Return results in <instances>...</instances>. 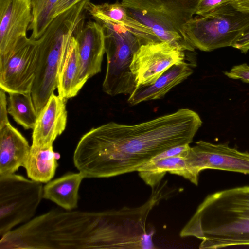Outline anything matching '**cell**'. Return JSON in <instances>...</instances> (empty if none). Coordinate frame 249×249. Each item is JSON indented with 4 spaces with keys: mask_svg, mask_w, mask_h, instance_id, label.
Returning <instances> with one entry per match:
<instances>
[{
    "mask_svg": "<svg viewBox=\"0 0 249 249\" xmlns=\"http://www.w3.org/2000/svg\"><path fill=\"white\" fill-rule=\"evenodd\" d=\"M202 124L199 115L188 108L136 124L109 122L81 137L74 152V164L86 178L138 171L160 153L190 144Z\"/></svg>",
    "mask_w": 249,
    "mask_h": 249,
    "instance_id": "cell-1",
    "label": "cell"
},
{
    "mask_svg": "<svg viewBox=\"0 0 249 249\" xmlns=\"http://www.w3.org/2000/svg\"><path fill=\"white\" fill-rule=\"evenodd\" d=\"M180 236L201 240V249L249 246V185L208 195Z\"/></svg>",
    "mask_w": 249,
    "mask_h": 249,
    "instance_id": "cell-2",
    "label": "cell"
},
{
    "mask_svg": "<svg viewBox=\"0 0 249 249\" xmlns=\"http://www.w3.org/2000/svg\"><path fill=\"white\" fill-rule=\"evenodd\" d=\"M90 0L54 17L38 39V57L31 95L37 115L57 88L59 69L78 28L84 24Z\"/></svg>",
    "mask_w": 249,
    "mask_h": 249,
    "instance_id": "cell-3",
    "label": "cell"
},
{
    "mask_svg": "<svg viewBox=\"0 0 249 249\" xmlns=\"http://www.w3.org/2000/svg\"><path fill=\"white\" fill-rule=\"evenodd\" d=\"M199 0H122L128 14L155 34L160 41H167L193 52L187 40L185 25L194 17Z\"/></svg>",
    "mask_w": 249,
    "mask_h": 249,
    "instance_id": "cell-4",
    "label": "cell"
},
{
    "mask_svg": "<svg viewBox=\"0 0 249 249\" xmlns=\"http://www.w3.org/2000/svg\"><path fill=\"white\" fill-rule=\"evenodd\" d=\"M97 22L104 29L107 58L103 90L110 96L130 95L136 87L130 65L142 44L136 36L119 23L107 20Z\"/></svg>",
    "mask_w": 249,
    "mask_h": 249,
    "instance_id": "cell-5",
    "label": "cell"
},
{
    "mask_svg": "<svg viewBox=\"0 0 249 249\" xmlns=\"http://www.w3.org/2000/svg\"><path fill=\"white\" fill-rule=\"evenodd\" d=\"M249 23V13L241 12L229 3L193 17L185 25L184 32L195 48L210 52L231 47Z\"/></svg>",
    "mask_w": 249,
    "mask_h": 249,
    "instance_id": "cell-6",
    "label": "cell"
},
{
    "mask_svg": "<svg viewBox=\"0 0 249 249\" xmlns=\"http://www.w3.org/2000/svg\"><path fill=\"white\" fill-rule=\"evenodd\" d=\"M42 183L14 174L0 176V236L31 220L43 198Z\"/></svg>",
    "mask_w": 249,
    "mask_h": 249,
    "instance_id": "cell-7",
    "label": "cell"
},
{
    "mask_svg": "<svg viewBox=\"0 0 249 249\" xmlns=\"http://www.w3.org/2000/svg\"><path fill=\"white\" fill-rule=\"evenodd\" d=\"M184 52L181 47L167 41L141 45L130 65L136 87L152 85L172 66L184 61Z\"/></svg>",
    "mask_w": 249,
    "mask_h": 249,
    "instance_id": "cell-8",
    "label": "cell"
},
{
    "mask_svg": "<svg viewBox=\"0 0 249 249\" xmlns=\"http://www.w3.org/2000/svg\"><path fill=\"white\" fill-rule=\"evenodd\" d=\"M185 158L198 181L200 173L208 169L249 175V152L231 147L227 143L199 141L190 147Z\"/></svg>",
    "mask_w": 249,
    "mask_h": 249,
    "instance_id": "cell-9",
    "label": "cell"
},
{
    "mask_svg": "<svg viewBox=\"0 0 249 249\" xmlns=\"http://www.w3.org/2000/svg\"><path fill=\"white\" fill-rule=\"evenodd\" d=\"M38 40L29 38L0 65V88L8 93H31L38 57Z\"/></svg>",
    "mask_w": 249,
    "mask_h": 249,
    "instance_id": "cell-10",
    "label": "cell"
},
{
    "mask_svg": "<svg viewBox=\"0 0 249 249\" xmlns=\"http://www.w3.org/2000/svg\"><path fill=\"white\" fill-rule=\"evenodd\" d=\"M33 18L29 0H0V65L28 39Z\"/></svg>",
    "mask_w": 249,
    "mask_h": 249,
    "instance_id": "cell-11",
    "label": "cell"
},
{
    "mask_svg": "<svg viewBox=\"0 0 249 249\" xmlns=\"http://www.w3.org/2000/svg\"><path fill=\"white\" fill-rule=\"evenodd\" d=\"M74 36L80 58L79 80L85 84L101 71L105 53L104 29L97 21H90L80 26Z\"/></svg>",
    "mask_w": 249,
    "mask_h": 249,
    "instance_id": "cell-12",
    "label": "cell"
},
{
    "mask_svg": "<svg viewBox=\"0 0 249 249\" xmlns=\"http://www.w3.org/2000/svg\"><path fill=\"white\" fill-rule=\"evenodd\" d=\"M66 99L53 93L37 115L32 133L34 147L53 146L56 138L64 131L67 124Z\"/></svg>",
    "mask_w": 249,
    "mask_h": 249,
    "instance_id": "cell-13",
    "label": "cell"
},
{
    "mask_svg": "<svg viewBox=\"0 0 249 249\" xmlns=\"http://www.w3.org/2000/svg\"><path fill=\"white\" fill-rule=\"evenodd\" d=\"M31 146L10 123L0 129V176L14 174L24 167Z\"/></svg>",
    "mask_w": 249,
    "mask_h": 249,
    "instance_id": "cell-14",
    "label": "cell"
},
{
    "mask_svg": "<svg viewBox=\"0 0 249 249\" xmlns=\"http://www.w3.org/2000/svg\"><path fill=\"white\" fill-rule=\"evenodd\" d=\"M86 10L96 21L107 20L119 23L127 28L140 40L142 45L160 41L152 31L130 16L121 2L88 3Z\"/></svg>",
    "mask_w": 249,
    "mask_h": 249,
    "instance_id": "cell-15",
    "label": "cell"
},
{
    "mask_svg": "<svg viewBox=\"0 0 249 249\" xmlns=\"http://www.w3.org/2000/svg\"><path fill=\"white\" fill-rule=\"evenodd\" d=\"M192 68L193 65L185 61L174 65L152 85L136 87L129 95L128 102L135 105L144 101L163 98L172 88L193 73Z\"/></svg>",
    "mask_w": 249,
    "mask_h": 249,
    "instance_id": "cell-16",
    "label": "cell"
},
{
    "mask_svg": "<svg viewBox=\"0 0 249 249\" xmlns=\"http://www.w3.org/2000/svg\"><path fill=\"white\" fill-rule=\"evenodd\" d=\"M85 178L80 173H69L50 181L43 187V198L50 200L66 210L77 207L79 189Z\"/></svg>",
    "mask_w": 249,
    "mask_h": 249,
    "instance_id": "cell-17",
    "label": "cell"
},
{
    "mask_svg": "<svg viewBox=\"0 0 249 249\" xmlns=\"http://www.w3.org/2000/svg\"><path fill=\"white\" fill-rule=\"evenodd\" d=\"M140 177L151 188L156 186L166 172L182 176L197 185L185 158L177 156L165 158L155 162H148L138 170Z\"/></svg>",
    "mask_w": 249,
    "mask_h": 249,
    "instance_id": "cell-18",
    "label": "cell"
},
{
    "mask_svg": "<svg viewBox=\"0 0 249 249\" xmlns=\"http://www.w3.org/2000/svg\"><path fill=\"white\" fill-rule=\"evenodd\" d=\"M80 65L77 44L73 36L61 65L57 79L58 95L66 100L75 96L84 85L79 80Z\"/></svg>",
    "mask_w": 249,
    "mask_h": 249,
    "instance_id": "cell-19",
    "label": "cell"
},
{
    "mask_svg": "<svg viewBox=\"0 0 249 249\" xmlns=\"http://www.w3.org/2000/svg\"><path fill=\"white\" fill-rule=\"evenodd\" d=\"M57 159L53 146L41 148L31 146L24 166L28 178L41 183L49 182L58 166Z\"/></svg>",
    "mask_w": 249,
    "mask_h": 249,
    "instance_id": "cell-20",
    "label": "cell"
},
{
    "mask_svg": "<svg viewBox=\"0 0 249 249\" xmlns=\"http://www.w3.org/2000/svg\"><path fill=\"white\" fill-rule=\"evenodd\" d=\"M9 94L8 113L25 129H33L37 114L31 93L13 92Z\"/></svg>",
    "mask_w": 249,
    "mask_h": 249,
    "instance_id": "cell-21",
    "label": "cell"
},
{
    "mask_svg": "<svg viewBox=\"0 0 249 249\" xmlns=\"http://www.w3.org/2000/svg\"><path fill=\"white\" fill-rule=\"evenodd\" d=\"M30 2L33 21L28 30L32 31L31 38L37 40L43 35L53 19L54 8L58 0H29Z\"/></svg>",
    "mask_w": 249,
    "mask_h": 249,
    "instance_id": "cell-22",
    "label": "cell"
},
{
    "mask_svg": "<svg viewBox=\"0 0 249 249\" xmlns=\"http://www.w3.org/2000/svg\"><path fill=\"white\" fill-rule=\"evenodd\" d=\"M190 148L189 144L178 145L168 149L157 155L148 162H152L165 158L180 156L185 158Z\"/></svg>",
    "mask_w": 249,
    "mask_h": 249,
    "instance_id": "cell-23",
    "label": "cell"
},
{
    "mask_svg": "<svg viewBox=\"0 0 249 249\" xmlns=\"http://www.w3.org/2000/svg\"><path fill=\"white\" fill-rule=\"evenodd\" d=\"M224 73L229 78L241 80L245 83H249V65L246 63L234 66Z\"/></svg>",
    "mask_w": 249,
    "mask_h": 249,
    "instance_id": "cell-24",
    "label": "cell"
},
{
    "mask_svg": "<svg viewBox=\"0 0 249 249\" xmlns=\"http://www.w3.org/2000/svg\"><path fill=\"white\" fill-rule=\"evenodd\" d=\"M231 0H199L196 15L205 14L223 4L230 3Z\"/></svg>",
    "mask_w": 249,
    "mask_h": 249,
    "instance_id": "cell-25",
    "label": "cell"
},
{
    "mask_svg": "<svg viewBox=\"0 0 249 249\" xmlns=\"http://www.w3.org/2000/svg\"><path fill=\"white\" fill-rule=\"evenodd\" d=\"M232 47L246 53L249 50V23L233 43Z\"/></svg>",
    "mask_w": 249,
    "mask_h": 249,
    "instance_id": "cell-26",
    "label": "cell"
},
{
    "mask_svg": "<svg viewBox=\"0 0 249 249\" xmlns=\"http://www.w3.org/2000/svg\"><path fill=\"white\" fill-rule=\"evenodd\" d=\"M5 92L0 88V129L10 123L8 117V111Z\"/></svg>",
    "mask_w": 249,
    "mask_h": 249,
    "instance_id": "cell-27",
    "label": "cell"
},
{
    "mask_svg": "<svg viewBox=\"0 0 249 249\" xmlns=\"http://www.w3.org/2000/svg\"><path fill=\"white\" fill-rule=\"evenodd\" d=\"M82 0H58L54 8L53 18L67 11Z\"/></svg>",
    "mask_w": 249,
    "mask_h": 249,
    "instance_id": "cell-28",
    "label": "cell"
},
{
    "mask_svg": "<svg viewBox=\"0 0 249 249\" xmlns=\"http://www.w3.org/2000/svg\"><path fill=\"white\" fill-rule=\"evenodd\" d=\"M230 3L237 10L249 13V0H231Z\"/></svg>",
    "mask_w": 249,
    "mask_h": 249,
    "instance_id": "cell-29",
    "label": "cell"
}]
</instances>
